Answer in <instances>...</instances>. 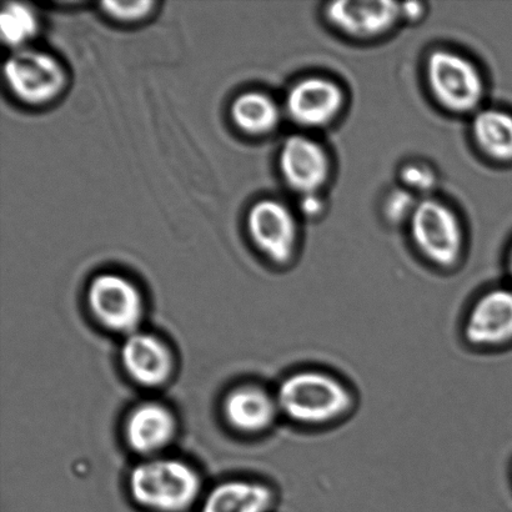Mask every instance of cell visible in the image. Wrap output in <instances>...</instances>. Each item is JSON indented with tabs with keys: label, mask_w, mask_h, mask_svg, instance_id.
<instances>
[{
	"label": "cell",
	"mask_w": 512,
	"mask_h": 512,
	"mask_svg": "<svg viewBox=\"0 0 512 512\" xmlns=\"http://www.w3.org/2000/svg\"><path fill=\"white\" fill-rule=\"evenodd\" d=\"M129 491L135 503L154 512H184L197 503L202 479L185 461L154 456L134 466Z\"/></svg>",
	"instance_id": "7a4b0ae2"
},
{
	"label": "cell",
	"mask_w": 512,
	"mask_h": 512,
	"mask_svg": "<svg viewBox=\"0 0 512 512\" xmlns=\"http://www.w3.org/2000/svg\"><path fill=\"white\" fill-rule=\"evenodd\" d=\"M4 78L15 97L29 105L53 102L67 85L62 63L52 54L32 48L17 49L9 55Z\"/></svg>",
	"instance_id": "3957f363"
},
{
	"label": "cell",
	"mask_w": 512,
	"mask_h": 512,
	"mask_svg": "<svg viewBox=\"0 0 512 512\" xmlns=\"http://www.w3.org/2000/svg\"><path fill=\"white\" fill-rule=\"evenodd\" d=\"M401 8H403V15L409 19H418L424 12L423 4L420 3H406L401 5Z\"/></svg>",
	"instance_id": "603a6c76"
},
{
	"label": "cell",
	"mask_w": 512,
	"mask_h": 512,
	"mask_svg": "<svg viewBox=\"0 0 512 512\" xmlns=\"http://www.w3.org/2000/svg\"><path fill=\"white\" fill-rule=\"evenodd\" d=\"M280 172L290 188L300 194H315L328 180V154L314 139L293 135L285 140L279 155Z\"/></svg>",
	"instance_id": "30bf717a"
},
{
	"label": "cell",
	"mask_w": 512,
	"mask_h": 512,
	"mask_svg": "<svg viewBox=\"0 0 512 512\" xmlns=\"http://www.w3.org/2000/svg\"><path fill=\"white\" fill-rule=\"evenodd\" d=\"M401 180L410 192H425L434 187L435 174L428 165L408 164L401 170Z\"/></svg>",
	"instance_id": "44dd1931"
},
{
	"label": "cell",
	"mask_w": 512,
	"mask_h": 512,
	"mask_svg": "<svg viewBox=\"0 0 512 512\" xmlns=\"http://www.w3.org/2000/svg\"><path fill=\"white\" fill-rule=\"evenodd\" d=\"M416 248L439 268L458 263L463 250V232L453 210L435 199L419 202L410 219Z\"/></svg>",
	"instance_id": "8992f818"
},
{
	"label": "cell",
	"mask_w": 512,
	"mask_h": 512,
	"mask_svg": "<svg viewBox=\"0 0 512 512\" xmlns=\"http://www.w3.org/2000/svg\"><path fill=\"white\" fill-rule=\"evenodd\" d=\"M125 373L145 388H158L168 383L174 371V356L162 339L144 331L125 336L120 349Z\"/></svg>",
	"instance_id": "9c48e42d"
},
{
	"label": "cell",
	"mask_w": 512,
	"mask_h": 512,
	"mask_svg": "<svg viewBox=\"0 0 512 512\" xmlns=\"http://www.w3.org/2000/svg\"><path fill=\"white\" fill-rule=\"evenodd\" d=\"M248 230L256 248L275 264L293 258L298 229L293 213L283 203L264 199L248 214Z\"/></svg>",
	"instance_id": "ba28073f"
},
{
	"label": "cell",
	"mask_w": 512,
	"mask_h": 512,
	"mask_svg": "<svg viewBox=\"0 0 512 512\" xmlns=\"http://www.w3.org/2000/svg\"><path fill=\"white\" fill-rule=\"evenodd\" d=\"M90 311L105 329L125 336L142 324L145 306L142 293L132 280L117 273H102L89 284Z\"/></svg>",
	"instance_id": "5b68a950"
},
{
	"label": "cell",
	"mask_w": 512,
	"mask_h": 512,
	"mask_svg": "<svg viewBox=\"0 0 512 512\" xmlns=\"http://www.w3.org/2000/svg\"><path fill=\"white\" fill-rule=\"evenodd\" d=\"M325 13L341 32L351 37L371 38L393 27L403 8L398 3L380 0H340L329 4Z\"/></svg>",
	"instance_id": "5bb4252c"
},
{
	"label": "cell",
	"mask_w": 512,
	"mask_h": 512,
	"mask_svg": "<svg viewBox=\"0 0 512 512\" xmlns=\"http://www.w3.org/2000/svg\"><path fill=\"white\" fill-rule=\"evenodd\" d=\"M509 274H510V278L512 280V249H511V253L509 256Z\"/></svg>",
	"instance_id": "cb8c5ba5"
},
{
	"label": "cell",
	"mask_w": 512,
	"mask_h": 512,
	"mask_svg": "<svg viewBox=\"0 0 512 512\" xmlns=\"http://www.w3.org/2000/svg\"><path fill=\"white\" fill-rule=\"evenodd\" d=\"M473 134L479 148L499 162H512V115L486 109L476 115Z\"/></svg>",
	"instance_id": "2e32d148"
},
{
	"label": "cell",
	"mask_w": 512,
	"mask_h": 512,
	"mask_svg": "<svg viewBox=\"0 0 512 512\" xmlns=\"http://www.w3.org/2000/svg\"><path fill=\"white\" fill-rule=\"evenodd\" d=\"M301 210H303V213L308 215V217H314V215L319 214L321 210H323V202L316 197V193L303 195Z\"/></svg>",
	"instance_id": "7402d4cb"
},
{
	"label": "cell",
	"mask_w": 512,
	"mask_h": 512,
	"mask_svg": "<svg viewBox=\"0 0 512 512\" xmlns=\"http://www.w3.org/2000/svg\"><path fill=\"white\" fill-rule=\"evenodd\" d=\"M419 203L415 202L414 194L408 189H399L389 195L385 202L386 217L393 223H401L411 217Z\"/></svg>",
	"instance_id": "ffe728a7"
},
{
	"label": "cell",
	"mask_w": 512,
	"mask_h": 512,
	"mask_svg": "<svg viewBox=\"0 0 512 512\" xmlns=\"http://www.w3.org/2000/svg\"><path fill=\"white\" fill-rule=\"evenodd\" d=\"M39 23L34 10L27 4L8 2L0 13V35L3 43L17 49L25 48V44L38 33Z\"/></svg>",
	"instance_id": "ac0fdd59"
},
{
	"label": "cell",
	"mask_w": 512,
	"mask_h": 512,
	"mask_svg": "<svg viewBox=\"0 0 512 512\" xmlns=\"http://www.w3.org/2000/svg\"><path fill=\"white\" fill-rule=\"evenodd\" d=\"M275 396L281 418L311 430L340 424L358 405L348 381L318 366L291 371L280 381Z\"/></svg>",
	"instance_id": "6da1fadb"
},
{
	"label": "cell",
	"mask_w": 512,
	"mask_h": 512,
	"mask_svg": "<svg viewBox=\"0 0 512 512\" xmlns=\"http://www.w3.org/2000/svg\"><path fill=\"white\" fill-rule=\"evenodd\" d=\"M235 125L244 133L263 135L273 132L280 122V110L274 99L259 92L239 95L232 105Z\"/></svg>",
	"instance_id": "e0dca14e"
},
{
	"label": "cell",
	"mask_w": 512,
	"mask_h": 512,
	"mask_svg": "<svg viewBox=\"0 0 512 512\" xmlns=\"http://www.w3.org/2000/svg\"><path fill=\"white\" fill-rule=\"evenodd\" d=\"M343 99V92L331 80L308 78L290 89L286 110L291 119L303 127H324L339 114Z\"/></svg>",
	"instance_id": "4fadbf2b"
},
{
	"label": "cell",
	"mask_w": 512,
	"mask_h": 512,
	"mask_svg": "<svg viewBox=\"0 0 512 512\" xmlns=\"http://www.w3.org/2000/svg\"><path fill=\"white\" fill-rule=\"evenodd\" d=\"M461 335L475 350L493 351L512 344V288L498 286L479 295L466 310Z\"/></svg>",
	"instance_id": "52a82bcc"
},
{
	"label": "cell",
	"mask_w": 512,
	"mask_h": 512,
	"mask_svg": "<svg viewBox=\"0 0 512 512\" xmlns=\"http://www.w3.org/2000/svg\"><path fill=\"white\" fill-rule=\"evenodd\" d=\"M276 493L261 481L235 479L224 481L209 491L202 512H271Z\"/></svg>",
	"instance_id": "9a60e30c"
},
{
	"label": "cell",
	"mask_w": 512,
	"mask_h": 512,
	"mask_svg": "<svg viewBox=\"0 0 512 512\" xmlns=\"http://www.w3.org/2000/svg\"><path fill=\"white\" fill-rule=\"evenodd\" d=\"M426 77L435 99L451 112H470L483 98L484 83L478 68L458 53L436 50L426 63Z\"/></svg>",
	"instance_id": "277c9868"
},
{
	"label": "cell",
	"mask_w": 512,
	"mask_h": 512,
	"mask_svg": "<svg viewBox=\"0 0 512 512\" xmlns=\"http://www.w3.org/2000/svg\"><path fill=\"white\" fill-rule=\"evenodd\" d=\"M223 414L230 428L243 434H261L281 418L275 391L259 385H242L229 391L223 401Z\"/></svg>",
	"instance_id": "7c38bea8"
},
{
	"label": "cell",
	"mask_w": 512,
	"mask_h": 512,
	"mask_svg": "<svg viewBox=\"0 0 512 512\" xmlns=\"http://www.w3.org/2000/svg\"><path fill=\"white\" fill-rule=\"evenodd\" d=\"M177 429V419L168 406L148 401L130 411L124 435L129 448L148 459L168 448Z\"/></svg>",
	"instance_id": "8fae6325"
},
{
	"label": "cell",
	"mask_w": 512,
	"mask_h": 512,
	"mask_svg": "<svg viewBox=\"0 0 512 512\" xmlns=\"http://www.w3.org/2000/svg\"><path fill=\"white\" fill-rule=\"evenodd\" d=\"M154 2H104L103 12L120 22H138L153 12Z\"/></svg>",
	"instance_id": "d6986e66"
}]
</instances>
